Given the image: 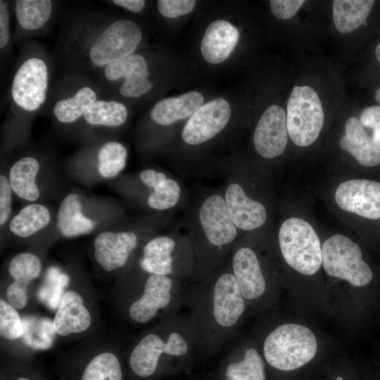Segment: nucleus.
I'll use <instances>...</instances> for the list:
<instances>
[{
    "label": "nucleus",
    "mask_w": 380,
    "mask_h": 380,
    "mask_svg": "<svg viewBox=\"0 0 380 380\" xmlns=\"http://www.w3.org/2000/svg\"><path fill=\"white\" fill-rule=\"evenodd\" d=\"M59 380H128L126 358L113 345L84 349L58 360Z\"/></svg>",
    "instance_id": "0eeeda50"
},
{
    "label": "nucleus",
    "mask_w": 380,
    "mask_h": 380,
    "mask_svg": "<svg viewBox=\"0 0 380 380\" xmlns=\"http://www.w3.org/2000/svg\"><path fill=\"white\" fill-rule=\"evenodd\" d=\"M194 0H159L157 1L160 13L166 18H177L190 13L194 8Z\"/></svg>",
    "instance_id": "4c0bfd02"
},
{
    "label": "nucleus",
    "mask_w": 380,
    "mask_h": 380,
    "mask_svg": "<svg viewBox=\"0 0 380 380\" xmlns=\"http://www.w3.org/2000/svg\"><path fill=\"white\" fill-rule=\"evenodd\" d=\"M374 99L379 103H380V87H379L375 91Z\"/></svg>",
    "instance_id": "49530a36"
},
{
    "label": "nucleus",
    "mask_w": 380,
    "mask_h": 380,
    "mask_svg": "<svg viewBox=\"0 0 380 380\" xmlns=\"http://www.w3.org/2000/svg\"><path fill=\"white\" fill-rule=\"evenodd\" d=\"M324 113L316 91L309 86H295L289 96L286 123L289 137L298 146L307 147L318 138Z\"/></svg>",
    "instance_id": "9d476101"
},
{
    "label": "nucleus",
    "mask_w": 380,
    "mask_h": 380,
    "mask_svg": "<svg viewBox=\"0 0 380 380\" xmlns=\"http://www.w3.org/2000/svg\"><path fill=\"white\" fill-rule=\"evenodd\" d=\"M336 205L342 210L358 216L380 218V182L353 179L341 182L334 193Z\"/></svg>",
    "instance_id": "dca6fc26"
},
{
    "label": "nucleus",
    "mask_w": 380,
    "mask_h": 380,
    "mask_svg": "<svg viewBox=\"0 0 380 380\" xmlns=\"http://www.w3.org/2000/svg\"><path fill=\"white\" fill-rule=\"evenodd\" d=\"M53 6L50 0H17L14 8L17 23L24 30H39L49 20Z\"/></svg>",
    "instance_id": "c756f323"
},
{
    "label": "nucleus",
    "mask_w": 380,
    "mask_h": 380,
    "mask_svg": "<svg viewBox=\"0 0 380 380\" xmlns=\"http://www.w3.org/2000/svg\"><path fill=\"white\" fill-rule=\"evenodd\" d=\"M49 69L39 57L25 60L14 74L11 94L14 103L24 111L39 110L47 98Z\"/></svg>",
    "instance_id": "4468645a"
},
{
    "label": "nucleus",
    "mask_w": 380,
    "mask_h": 380,
    "mask_svg": "<svg viewBox=\"0 0 380 380\" xmlns=\"http://www.w3.org/2000/svg\"><path fill=\"white\" fill-rule=\"evenodd\" d=\"M27 287L28 285L13 280L6 288V301L18 310L23 309L28 300Z\"/></svg>",
    "instance_id": "ea45409f"
},
{
    "label": "nucleus",
    "mask_w": 380,
    "mask_h": 380,
    "mask_svg": "<svg viewBox=\"0 0 380 380\" xmlns=\"http://www.w3.org/2000/svg\"><path fill=\"white\" fill-rule=\"evenodd\" d=\"M182 224L194 253V280L222 267L241 234L228 213L221 188L200 194L186 207Z\"/></svg>",
    "instance_id": "f03ea898"
},
{
    "label": "nucleus",
    "mask_w": 380,
    "mask_h": 380,
    "mask_svg": "<svg viewBox=\"0 0 380 380\" xmlns=\"http://www.w3.org/2000/svg\"><path fill=\"white\" fill-rule=\"evenodd\" d=\"M227 260L247 307L265 298L269 281L264 263L247 236L239 239Z\"/></svg>",
    "instance_id": "ddd939ff"
},
{
    "label": "nucleus",
    "mask_w": 380,
    "mask_h": 380,
    "mask_svg": "<svg viewBox=\"0 0 380 380\" xmlns=\"http://www.w3.org/2000/svg\"><path fill=\"white\" fill-rule=\"evenodd\" d=\"M8 270L13 281L29 285L40 275L42 262L38 256L32 253H20L10 260Z\"/></svg>",
    "instance_id": "72a5a7b5"
},
{
    "label": "nucleus",
    "mask_w": 380,
    "mask_h": 380,
    "mask_svg": "<svg viewBox=\"0 0 380 380\" xmlns=\"http://www.w3.org/2000/svg\"><path fill=\"white\" fill-rule=\"evenodd\" d=\"M230 116L231 108L225 99L211 100L189 118L182 129V139L189 146L205 144L223 131Z\"/></svg>",
    "instance_id": "2eb2a0df"
},
{
    "label": "nucleus",
    "mask_w": 380,
    "mask_h": 380,
    "mask_svg": "<svg viewBox=\"0 0 380 380\" xmlns=\"http://www.w3.org/2000/svg\"><path fill=\"white\" fill-rule=\"evenodd\" d=\"M317 348L315 334L297 324H283L270 331L262 343L265 360L281 371L296 369L310 362Z\"/></svg>",
    "instance_id": "6e6552de"
},
{
    "label": "nucleus",
    "mask_w": 380,
    "mask_h": 380,
    "mask_svg": "<svg viewBox=\"0 0 380 380\" xmlns=\"http://www.w3.org/2000/svg\"><path fill=\"white\" fill-rule=\"evenodd\" d=\"M149 274L138 265L126 274L120 292L123 317L136 324H144L179 312L184 307L187 284Z\"/></svg>",
    "instance_id": "20e7f679"
},
{
    "label": "nucleus",
    "mask_w": 380,
    "mask_h": 380,
    "mask_svg": "<svg viewBox=\"0 0 380 380\" xmlns=\"http://www.w3.org/2000/svg\"><path fill=\"white\" fill-rule=\"evenodd\" d=\"M138 178L148 189L146 201L152 210L174 212L186 203L187 196L182 183L165 172L146 168L139 172Z\"/></svg>",
    "instance_id": "6ab92c4d"
},
{
    "label": "nucleus",
    "mask_w": 380,
    "mask_h": 380,
    "mask_svg": "<svg viewBox=\"0 0 380 380\" xmlns=\"http://www.w3.org/2000/svg\"><path fill=\"white\" fill-rule=\"evenodd\" d=\"M105 79L109 82L124 80L119 88L121 96L138 98L148 93L153 87L145 58L134 53L103 69Z\"/></svg>",
    "instance_id": "aec40b11"
},
{
    "label": "nucleus",
    "mask_w": 380,
    "mask_h": 380,
    "mask_svg": "<svg viewBox=\"0 0 380 380\" xmlns=\"http://www.w3.org/2000/svg\"><path fill=\"white\" fill-rule=\"evenodd\" d=\"M25 332L23 335L25 343L33 350H44L49 348L53 342L56 334L53 328V322L49 319H37L35 325L34 319H23Z\"/></svg>",
    "instance_id": "f704fd0d"
},
{
    "label": "nucleus",
    "mask_w": 380,
    "mask_h": 380,
    "mask_svg": "<svg viewBox=\"0 0 380 380\" xmlns=\"http://www.w3.org/2000/svg\"><path fill=\"white\" fill-rule=\"evenodd\" d=\"M89 36L86 42L78 43L80 55L91 67L97 69L134 54L143 37L139 25L127 19L109 21Z\"/></svg>",
    "instance_id": "423d86ee"
},
{
    "label": "nucleus",
    "mask_w": 380,
    "mask_h": 380,
    "mask_svg": "<svg viewBox=\"0 0 380 380\" xmlns=\"http://www.w3.org/2000/svg\"><path fill=\"white\" fill-rule=\"evenodd\" d=\"M375 1L372 0H334L332 15L336 29L349 33L365 24Z\"/></svg>",
    "instance_id": "cd10ccee"
},
{
    "label": "nucleus",
    "mask_w": 380,
    "mask_h": 380,
    "mask_svg": "<svg viewBox=\"0 0 380 380\" xmlns=\"http://www.w3.org/2000/svg\"><path fill=\"white\" fill-rule=\"evenodd\" d=\"M52 322L54 332L60 336L87 331L92 325L93 316L83 294L73 289L65 291Z\"/></svg>",
    "instance_id": "412c9836"
},
{
    "label": "nucleus",
    "mask_w": 380,
    "mask_h": 380,
    "mask_svg": "<svg viewBox=\"0 0 380 380\" xmlns=\"http://www.w3.org/2000/svg\"><path fill=\"white\" fill-rule=\"evenodd\" d=\"M184 307L194 329L196 353L213 356L230 343L247 305L228 260L209 276L187 284Z\"/></svg>",
    "instance_id": "f257e3e1"
},
{
    "label": "nucleus",
    "mask_w": 380,
    "mask_h": 380,
    "mask_svg": "<svg viewBox=\"0 0 380 380\" xmlns=\"http://www.w3.org/2000/svg\"><path fill=\"white\" fill-rule=\"evenodd\" d=\"M25 327L16 308L5 299H0V336L6 341H16L23 337Z\"/></svg>",
    "instance_id": "c9c22d12"
},
{
    "label": "nucleus",
    "mask_w": 380,
    "mask_h": 380,
    "mask_svg": "<svg viewBox=\"0 0 380 380\" xmlns=\"http://www.w3.org/2000/svg\"><path fill=\"white\" fill-rule=\"evenodd\" d=\"M204 98L198 91H189L177 97L163 99L150 112L151 119L161 126H168L190 118L203 105Z\"/></svg>",
    "instance_id": "393cba45"
},
{
    "label": "nucleus",
    "mask_w": 380,
    "mask_h": 380,
    "mask_svg": "<svg viewBox=\"0 0 380 380\" xmlns=\"http://www.w3.org/2000/svg\"><path fill=\"white\" fill-rule=\"evenodd\" d=\"M375 55L377 61H379L380 64V42L377 44L376 49H375Z\"/></svg>",
    "instance_id": "a18cd8bd"
},
{
    "label": "nucleus",
    "mask_w": 380,
    "mask_h": 380,
    "mask_svg": "<svg viewBox=\"0 0 380 380\" xmlns=\"http://www.w3.org/2000/svg\"><path fill=\"white\" fill-rule=\"evenodd\" d=\"M336 380H343V379L341 377H338Z\"/></svg>",
    "instance_id": "de8ad7c7"
},
{
    "label": "nucleus",
    "mask_w": 380,
    "mask_h": 380,
    "mask_svg": "<svg viewBox=\"0 0 380 380\" xmlns=\"http://www.w3.org/2000/svg\"><path fill=\"white\" fill-rule=\"evenodd\" d=\"M127 150L120 142L109 141L101 145L97 153V170L104 179L117 177L125 168Z\"/></svg>",
    "instance_id": "473e14b6"
},
{
    "label": "nucleus",
    "mask_w": 380,
    "mask_h": 380,
    "mask_svg": "<svg viewBox=\"0 0 380 380\" xmlns=\"http://www.w3.org/2000/svg\"><path fill=\"white\" fill-rule=\"evenodd\" d=\"M288 137L284 110L279 105H271L262 113L255 126L253 136L255 151L264 159H274L285 151Z\"/></svg>",
    "instance_id": "a211bd4d"
},
{
    "label": "nucleus",
    "mask_w": 380,
    "mask_h": 380,
    "mask_svg": "<svg viewBox=\"0 0 380 380\" xmlns=\"http://www.w3.org/2000/svg\"><path fill=\"white\" fill-rule=\"evenodd\" d=\"M239 39L238 29L224 20L212 22L205 30L201 43L204 59L212 64L224 61L231 54Z\"/></svg>",
    "instance_id": "5701e85b"
},
{
    "label": "nucleus",
    "mask_w": 380,
    "mask_h": 380,
    "mask_svg": "<svg viewBox=\"0 0 380 380\" xmlns=\"http://www.w3.org/2000/svg\"><path fill=\"white\" fill-rule=\"evenodd\" d=\"M127 115V108L122 103L115 100L98 99L83 118L90 125L115 127L122 125Z\"/></svg>",
    "instance_id": "2f4dec72"
},
{
    "label": "nucleus",
    "mask_w": 380,
    "mask_h": 380,
    "mask_svg": "<svg viewBox=\"0 0 380 380\" xmlns=\"http://www.w3.org/2000/svg\"><path fill=\"white\" fill-rule=\"evenodd\" d=\"M195 353L196 335L189 315L165 317L133 343L126 357L128 380H151L165 364L189 362Z\"/></svg>",
    "instance_id": "7ed1b4c3"
},
{
    "label": "nucleus",
    "mask_w": 380,
    "mask_h": 380,
    "mask_svg": "<svg viewBox=\"0 0 380 380\" xmlns=\"http://www.w3.org/2000/svg\"><path fill=\"white\" fill-rule=\"evenodd\" d=\"M304 3L303 0H270V6L275 17L286 20L294 16Z\"/></svg>",
    "instance_id": "a19ab883"
},
{
    "label": "nucleus",
    "mask_w": 380,
    "mask_h": 380,
    "mask_svg": "<svg viewBox=\"0 0 380 380\" xmlns=\"http://www.w3.org/2000/svg\"><path fill=\"white\" fill-rule=\"evenodd\" d=\"M137 265L144 272L183 282L194 280L196 261L186 232L177 227L165 234L150 237L141 246Z\"/></svg>",
    "instance_id": "39448f33"
},
{
    "label": "nucleus",
    "mask_w": 380,
    "mask_h": 380,
    "mask_svg": "<svg viewBox=\"0 0 380 380\" xmlns=\"http://www.w3.org/2000/svg\"><path fill=\"white\" fill-rule=\"evenodd\" d=\"M57 226L63 236L72 238L90 233L95 227V222L82 214L78 195L71 193L60 204Z\"/></svg>",
    "instance_id": "a878e982"
},
{
    "label": "nucleus",
    "mask_w": 380,
    "mask_h": 380,
    "mask_svg": "<svg viewBox=\"0 0 380 380\" xmlns=\"http://www.w3.org/2000/svg\"><path fill=\"white\" fill-rule=\"evenodd\" d=\"M141 245L139 234L133 230L105 231L94 239V256L105 271L113 272L125 267Z\"/></svg>",
    "instance_id": "f3484780"
},
{
    "label": "nucleus",
    "mask_w": 380,
    "mask_h": 380,
    "mask_svg": "<svg viewBox=\"0 0 380 380\" xmlns=\"http://www.w3.org/2000/svg\"><path fill=\"white\" fill-rule=\"evenodd\" d=\"M228 172L227 179L221 189L232 222L241 233L262 229L269 218L267 205L248 191L242 172L233 169Z\"/></svg>",
    "instance_id": "f8f14e48"
},
{
    "label": "nucleus",
    "mask_w": 380,
    "mask_h": 380,
    "mask_svg": "<svg viewBox=\"0 0 380 380\" xmlns=\"http://www.w3.org/2000/svg\"><path fill=\"white\" fill-rule=\"evenodd\" d=\"M224 380H265V364L255 346H240L228 355L223 369Z\"/></svg>",
    "instance_id": "b1692460"
},
{
    "label": "nucleus",
    "mask_w": 380,
    "mask_h": 380,
    "mask_svg": "<svg viewBox=\"0 0 380 380\" xmlns=\"http://www.w3.org/2000/svg\"><path fill=\"white\" fill-rule=\"evenodd\" d=\"M51 220L44 205L32 203L23 207L11 220L9 229L15 236L27 238L46 227Z\"/></svg>",
    "instance_id": "7c9ffc66"
},
{
    "label": "nucleus",
    "mask_w": 380,
    "mask_h": 380,
    "mask_svg": "<svg viewBox=\"0 0 380 380\" xmlns=\"http://www.w3.org/2000/svg\"><path fill=\"white\" fill-rule=\"evenodd\" d=\"M12 188L8 179L0 175V224L3 226L11 213Z\"/></svg>",
    "instance_id": "79ce46f5"
},
{
    "label": "nucleus",
    "mask_w": 380,
    "mask_h": 380,
    "mask_svg": "<svg viewBox=\"0 0 380 380\" xmlns=\"http://www.w3.org/2000/svg\"><path fill=\"white\" fill-rule=\"evenodd\" d=\"M39 170V163L32 156H25L15 162L10 169L8 177L14 194L25 201L37 200L40 195L36 183Z\"/></svg>",
    "instance_id": "bb28decb"
},
{
    "label": "nucleus",
    "mask_w": 380,
    "mask_h": 380,
    "mask_svg": "<svg viewBox=\"0 0 380 380\" xmlns=\"http://www.w3.org/2000/svg\"><path fill=\"white\" fill-rule=\"evenodd\" d=\"M322 252V265L331 277L357 287L372 281V270L363 260L360 246L348 236L341 234L331 236L324 241Z\"/></svg>",
    "instance_id": "9b49d317"
},
{
    "label": "nucleus",
    "mask_w": 380,
    "mask_h": 380,
    "mask_svg": "<svg viewBox=\"0 0 380 380\" xmlns=\"http://www.w3.org/2000/svg\"><path fill=\"white\" fill-rule=\"evenodd\" d=\"M99 99L94 88L81 86L71 95L58 99L53 107L56 119L63 124H70L84 117L86 112Z\"/></svg>",
    "instance_id": "c85d7f7f"
},
{
    "label": "nucleus",
    "mask_w": 380,
    "mask_h": 380,
    "mask_svg": "<svg viewBox=\"0 0 380 380\" xmlns=\"http://www.w3.org/2000/svg\"><path fill=\"white\" fill-rule=\"evenodd\" d=\"M339 146L362 166L374 167L380 164V146L374 141L372 135L355 117L346 120Z\"/></svg>",
    "instance_id": "4be33fe9"
},
{
    "label": "nucleus",
    "mask_w": 380,
    "mask_h": 380,
    "mask_svg": "<svg viewBox=\"0 0 380 380\" xmlns=\"http://www.w3.org/2000/svg\"><path fill=\"white\" fill-rule=\"evenodd\" d=\"M359 120L365 129H371L372 139L380 146V105L365 108L360 112Z\"/></svg>",
    "instance_id": "58836bf2"
},
{
    "label": "nucleus",
    "mask_w": 380,
    "mask_h": 380,
    "mask_svg": "<svg viewBox=\"0 0 380 380\" xmlns=\"http://www.w3.org/2000/svg\"><path fill=\"white\" fill-rule=\"evenodd\" d=\"M10 39V18L5 2L0 1V48L4 49Z\"/></svg>",
    "instance_id": "37998d69"
},
{
    "label": "nucleus",
    "mask_w": 380,
    "mask_h": 380,
    "mask_svg": "<svg viewBox=\"0 0 380 380\" xmlns=\"http://www.w3.org/2000/svg\"><path fill=\"white\" fill-rule=\"evenodd\" d=\"M1 380H50L30 362L22 359H10L1 367Z\"/></svg>",
    "instance_id": "e433bc0d"
},
{
    "label": "nucleus",
    "mask_w": 380,
    "mask_h": 380,
    "mask_svg": "<svg viewBox=\"0 0 380 380\" xmlns=\"http://www.w3.org/2000/svg\"><path fill=\"white\" fill-rule=\"evenodd\" d=\"M111 2L133 13L140 12L146 3L144 0H113Z\"/></svg>",
    "instance_id": "c03bdc74"
},
{
    "label": "nucleus",
    "mask_w": 380,
    "mask_h": 380,
    "mask_svg": "<svg viewBox=\"0 0 380 380\" xmlns=\"http://www.w3.org/2000/svg\"><path fill=\"white\" fill-rule=\"evenodd\" d=\"M277 243L286 263L304 275H312L322 263V246L313 227L307 220L291 217L279 225Z\"/></svg>",
    "instance_id": "1a4fd4ad"
}]
</instances>
